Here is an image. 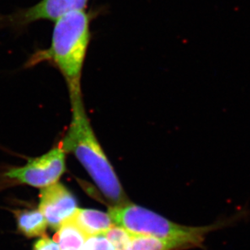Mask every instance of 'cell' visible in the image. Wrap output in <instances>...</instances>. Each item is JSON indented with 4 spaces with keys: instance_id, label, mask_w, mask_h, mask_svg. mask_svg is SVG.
<instances>
[{
    "instance_id": "52a82bcc",
    "label": "cell",
    "mask_w": 250,
    "mask_h": 250,
    "mask_svg": "<svg viewBox=\"0 0 250 250\" xmlns=\"http://www.w3.org/2000/svg\"><path fill=\"white\" fill-rule=\"evenodd\" d=\"M204 240L190 237L161 238L132 233L127 250H182L201 247Z\"/></svg>"
},
{
    "instance_id": "8992f818",
    "label": "cell",
    "mask_w": 250,
    "mask_h": 250,
    "mask_svg": "<svg viewBox=\"0 0 250 250\" xmlns=\"http://www.w3.org/2000/svg\"><path fill=\"white\" fill-rule=\"evenodd\" d=\"M88 0H42L17 16L20 24H28L39 20L56 21L70 12L84 10Z\"/></svg>"
},
{
    "instance_id": "3957f363",
    "label": "cell",
    "mask_w": 250,
    "mask_h": 250,
    "mask_svg": "<svg viewBox=\"0 0 250 250\" xmlns=\"http://www.w3.org/2000/svg\"><path fill=\"white\" fill-rule=\"evenodd\" d=\"M108 214L115 224L131 233L161 238L190 237L205 240L207 234L224 225L223 222L207 227L182 226L151 210L128 202L111 207Z\"/></svg>"
},
{
    "instance_id": "30bf717a",
    "label": "cell",
    "mask_w": 250,
    "mask_h": 250,
    "mask_svg": "<svg viewBox=\"0 0 250 250\" xmlns=\"http://www.w3.org/2000/svg\"><path fill=\"white\" fill-rule=\"evenodd\" d=\"M88 237L89 236L68 218L59 228L55 236V241L58 242L62 250H82Z\"/></svg>"
},
{
    "instance_id": "7a4b0ae2",
    "label": "cell",
    "mask_w": 250,
    "mask_h": 250,
    "mask_svg": "<svg viewBox=\"0 0 250 250\" xmlns=\"http://www.w3.org/2000/svg\"><path fill=\"white\" fill-rule=\"evenodd\" d=\"M89 40V15L84 10L70 12L55 21L50 48L37 54L34 61H52L64 77L69 94L81 92Z\"/></svg>"
},
{
    "instance_id": "6da1fadb",
    "label": "cell",
    "mask_w": 250,
    "mask_h": 250,
    "mask_svg": "<svg viewBox=\"0 0 250 250\" xmlns=\"http://www.w3.org/2000/svg\"><path fill=\"white\" fill-rule=\"evenodd\" d=\"M69 96L72 120L61 146L77 158L105 197L116 205L127 203L121 181L92 128L82 91Z\"/></svg>"
},
{
    "instance_id": "ba28073f",
    "label": "cell",
    "mask_w": 250,
    "mask_h": 250,
    "mask_svg": "<svg viewBox=\"0 0 250 250\" xmlns=\"http://www.w3.org/2000/svg\"><path fill=\"white\" fill-rule=\"evenodd\" d=\"M69 218L88 236L105 233L115 226L109 214L96 209L77 208Z\"/></svg>"
},
{
    "instance_id": "8fae6325",
    "label": "cell",
    "mask_w": 250,
    "mask_h": 250,
    "mask_svg": "<svg viewBox=\"0 0 250 250\" xmlns=\"http://www.w3.org/2000/svg\"><path fill=\"white\" fill-rule=\"evenodd\" d=\"M103 235L116 250H127L132 238V233L121 226H113Z\"/></svg>"
},
{
    "instance_id": "4fadbf2b",
    "label": "cell",
    "mask_w": 250,
    "mask_h": 250,
    "mask_svg": "<svg viewBox=\"0 0 250 250\" xmlns=\"http://www.w3.org/2000/svg\"><path fill=\"white\" fill-rule=\"evenodd\" d=\"M34 250H61V247L56 241L43 236L34 244Z\"/></svg>"
},
{
    "instance_id": "7c38bea8",
    "label": "cell",
    "mask_w": 250,
    "mask_h": 250,
    "mask_svg": "<svg viewBox=\"0 0 250 250\" xmlns=\"http://www.w3.org/2000/svg\"><path fill=\"white\" fill-rule=\"evenodd\" d=\"M82 250H116L111 242L103 235L89 236Z\"/></svg>"
},
{
    "instance_id": "277c9868",
    "label": "cell",
    "mask_w": 250,
    "mask_h": 250,
    "mask_svg": "<svg viewBox=\"0 0 250 250\" xmlns=\"http://www.w3.org/2000/svg\"><path fill=\"white\" fill-rule=\"evenodd\" d=\"M66 171V152L58 145L42 155L29 158L23 166L9 167L0 174V186L43 188L58 183Z\"/></svg>"
},
{
    "instance_id": "9c48e42d",
    "label": "cell",
    "mask_w": 250,
    "mask_h": 250,
    "mask_svg": "<svg viewBox=\"0 0 250 250\" xmlns=\"http://www.w3.org/2000/svg\"><path fill=\"white\" fill-rule=\"evenodd\" d=\"M18 229L28 237L43 236L47 221L40 209H24L16 211Z\"/></svg>"
},
{
    "instance_id": "5b68a950",
    "label": "cell",
    "mask_w": 250,
    "mask_h": 250,
    "mask_svg": "<svg viewBox=\"0 0 250 250\" xmlns=\"http://www.w3.org/2000/svg\"><path fill=\"white\" fill-rule=\"evenodd\" d=\"M39 197V209L52 229H59L77 210L74 196L60 182L42 188Z\"/></svg>"
}]
</instances>
